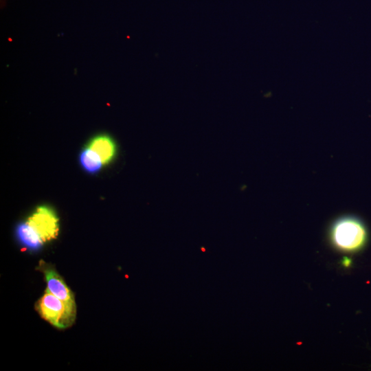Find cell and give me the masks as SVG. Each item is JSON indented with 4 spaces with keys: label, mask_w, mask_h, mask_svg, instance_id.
Returning <instances> with one entry per match:
<instances>
[{
    "label": "cell",
    "mask_w": 371,
    "mask_h": 371,
    "mask_svg": "<svg viewBox=\"0 0 371 371\" xmlns=\"http://www.w3.org/2000/svg\"><path fill=\"white\" fill-rule=\"evenodd\" d=\"M35 308L43 319L59 329L70 327L76 319V302L63 301L47 289L36 302Z\"/></svg>",
    "instance_id": "obj_1"
},
{
    "label": "cell",
    "mask_w": 371,
    "mask_h": 371,
    "mask_svg": "<svg viewBox=\"0 0 371 371\" xmlns=\"http://www.w3.org/2000/svg\"><path fill=\"white\" fill-rule=\"evenodd\" d=\"M331 238L338 249L346 251H355L364 245L367 232L359 220L345 217L338 220L333 226Z\"/></svg>",
    "instance_id": "obj_2"
},
{
    "label": "cell",
    "mask_w": 371,
    "mask_h": 371,
    "mask_svg": "<svg viewBox=\"0 0 371 371\" xmlns=\"http://www.w3.org/2000/svg\"><path fill=\"white\" fill-rule=\"evenodd\" d=\"M26 222L43 244L54 239L58 234V217L49 207H38Z\"/></svg>",
    "instance_id": "obj_3"
},
{
    "label": "cell",
    "mask_w": 371,
    "mask_h": 371,
    "mask_svg": "<svg viewBox=\"0 0 371 371\" xmlns=\"http://www.w3.org/2000/svg\"><path fill=\"white\" fill-rule=\"evenodd\" d=\"M38 269L44 274L47 286V290L63 301L72 303L75 302L74 296L71 291L54 268L43 261H41Z\"/></svg>",
    "instance_id": "obj_4"
},
{
    "label": "cell",
    "mask_w": 371,
    "mask_h": 371,
    "mask_svg": "<svg viewBox=\"0 0 371 371\" xmlns=\"http://www.w3.org/2000/svg\"><path fill=\"white\" fill-rule=\"evenodd\" d=\"M87 146L100 156L103 164L111 162L116 153L114 141L110 136L105 134L95 135L91 139Z\"/></svg>",
    "instance_id": "obj_5"
},
{
    "label": "cell",
    "mask_w": 371,
    "mask_h": 371,
    "mask_svg": "<svg viewBox=\"0 0 371 371\" xmlns=\"http://www.w3.org/2000/svg\"><path fill=\"white\" fill-rule=\"evenodd\" d=\"M16 235L21 245L27 249L36 251L43 245L26 221L17 225Z\"/></svg>",
    "instance_id": "obj_6"
},
{
    "label": "cell",
    "mask_w": 371,
    "mask_h": 371,
    "mask_svg": "<svg viewBox=\"0 0 371 371\" xmlns=\"http://www.w3.org/2000/svg\"><path fill=\"white\" fill-rule=\"evenodd\" d=\"M80 162L87 172L92 174L98 172L103 164L100 156L88 147L80 153Z\"/></svg>",
    "instance_id": "obj_7"
}]
</instances>
